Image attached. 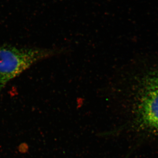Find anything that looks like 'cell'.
I'll use <instances>...</instances> for the list:
<instances>
[{"mask_svg":"<svg viewBox=\"0 0 158 158\" xmlns=\"http://www.w3.org/2000/svg\"><path fill=\"white\" fill-rule=\"evenodd\" d=\"M62 51L59 48L0 45V94L9 82L34 64Z\"/></svg>","mask_w":158,"mask_h":158,"instance_id":"1","label":"cell"},{"mask_svg":"<svg viewBox=\"0 0 158 158\" xmlns=\"http://www.w3.org/2000/svg\"><path fill=\"white\" fill-rule=\"evenodd\" d=\"M138 108L141 124L158 130V73L150 75L143 82Z\"/></svg>","mask_w":158,"mask_h":158,"instance_id":"2","label":"cell"}]
</instances>
